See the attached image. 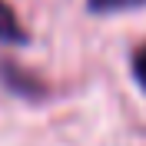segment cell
Listing matches in <instances>:
<instances>
[{"label": "cell", "instance_id": "cell-3", "mask_svg": "<svg viewBox=\"0 0 146 146\" xmlns=\"http://www.w3.org/2000/svg\"><path fill=\"white\" fill-rule=\"evenodd\" d=\"M146 7V0H86V10L96 17H110V13H126V10Z\"/></svg>", "mask_w": 146, "mask_h": 146}, {"label": "cell", "instance_id": "cell-1", "mask_svg": "<svg viewBox=\"0 0 146 146\" xmlns=\"http://www.w3.org/2000/svg\"><path fill=\"white\" fill-rule=\"evenodd\" d=\"M0 83L7 86L13 96H20V100L27 103H40L46 100V83L36 76L33 70H27V66H20L17 60H0Z\"/></svg>", "mask_w": 146, "mask_h": 146}, {"label": "cell", "instance_id": "cell-4", "mask_svg": "<svg viewBox=\"0 0 146 146\" xmlns=\"http://www.w3.org/2000/svg\"><path fill=\"white\" fill-rule=\"evenodd\" d=\"M129 70H133L136 86L146 93V43H139L136 50H133V56H129Z\"/></svg>", "mask_w": 146, "mask_h": 146}, {"label": "cell", "instance_id": "cell-2", "mask_svg": "<svg viewBox=\"0 0 146 146\" xmlns=\"http://www.w3.org/2000/svg\"><path fill=\"white\" fill-rule=\"evenodd\" d=\"M23 43H30V33L23 30L17 10L7 0H0V46H23Z\"/></svg>", "mask_w": 146, "mask_h": 146}]
</instances>
